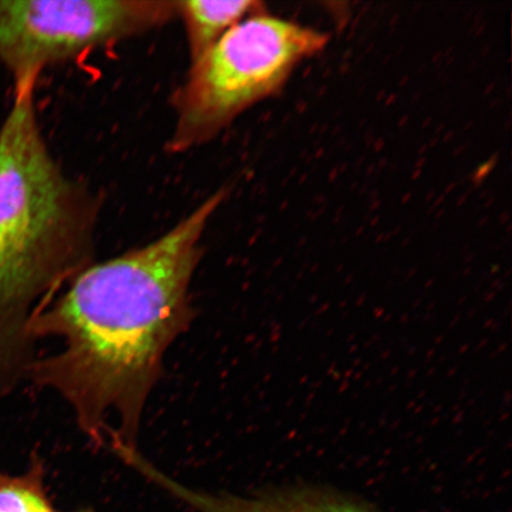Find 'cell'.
Listing matches in <instances>:
<instances>
[{
	"mask_svg": "<svg viewBox=\"0 0 512 512\" xmlns=\"http://www.w3.org/2000/svg\"><path fill=\"white\" fill-rule=\"evenodd\" d=\"M177 0H0V63L15 91L44 69L177 19Z\"/></svg>",
	"mask_w": 512,
	"mask_h": 512,
	"instance_id": "obj_4",
	"label": "cell"
},
{
	"mask_svg": "<svg viewBox=\"0 0 512 512\" xmlns=\"http://www.w3.org/2000/svg\"><path fill=\"white\" fill-rule=\"evenodd\" d=\"M328 41L323 32L265 11L235 25L190 63L172 95L175 126L166 151L175 155L211 142L247 108L277 93L294 67Z\"/></svg>",
	"mask_w": 512,
	"mask_h": 512,
	"instance_id": "obj_3",
	"label": "cell"
},
{
	"mask_svg": "<svg viewBox=\"0 0 512 512\" xmlns=\"http://www.w3.org/2000/svg\"><path fill=\"white\" fill-rule=\"evenodd\" d=\"M48 501L40 454H32L28 469L19 475L0 470V512H37Z\"/></svg>",
	"mask_w": 512,
	"mask_h": 512,
	"instance_id": "obj_7",
	"label": "cell"
},
{
	"mask_svg": "<svg viewBox=\"0 0 512 512\" xmlns=\"http://www.w3.org/2000/svg\"><path fill=\"white\" fill-rule=\"evenodd\" d=\"M227 194L216 190L155 241L94 262L32 320L36 342L56 337L62 348L38 357L28 380L68 403L93 446L137 450L166 352L194 322L191 281Z\"/></svg>",
	"mask_w": 512,
	"mask_h": 512,
	"instance_id": "obj_1",
	"label": "cell"
},
{
	"mask_svg": "<svg viewBox=\"0 0 512 512\" xmlns=\"http://www.w3.org/2000/svg\"><path fill=\"white\" fill-rule=\"evenodd\" d=\"M260 12H264V5L253 0H177V19L183 22L187 35L190 63L235 25Z\"/></svg>",
	"mask_w": 512,
	"mask_h": 512,
	"instance_id": "obj_6",
	"label": "cell"
},
{
	"mask_svg": "<svg viewBox=\"0 0 512 512\" xmlns=\"http://www.w3.org/2000/svg\"><path fill=\"white\" fill-rule=\"evenodd\" d=\"M37 512H57L53 505H51L50 501L44 503L40 509H38Z\"/></svg>",
	"mask_w": 512,
	"mask_h": 512,
	"instance_id": "obj_8",
	"label": "cell"
},
{
	"mask_svg": "<svg viewBox=\"0 0 512 512\" xmlns=\"http://www.w3.org/2000/svg\"><path fill=\"white\" fill-rule=\"evenodd\" d=\"M99 198L64 172L44 139L35 87L0 126V403L38 356L30 325L94 264Z\"/></svg>",
	"mask_w": 512,
	"mask_h": 512,
	"instance_id": "obj_2",
	"label": "cell"
},
{
	"mask_svg": "<svg viewBox=\"0 0 512 512\" xmlns=\"http://www.w3.org/2000/svg\"><path fill=\"white\" fill-rule=\"evenodd\" d=\"M150 482L197 512H376L348 497L316 490L270 492L248 497L210 494L188 488L159 469L150 473Z\"/></svg>",
	"mask_w": 512,
	"mask_h": 512,
	"instance_id": "obj_5",
	"label": "cell"
}]
</instances>
